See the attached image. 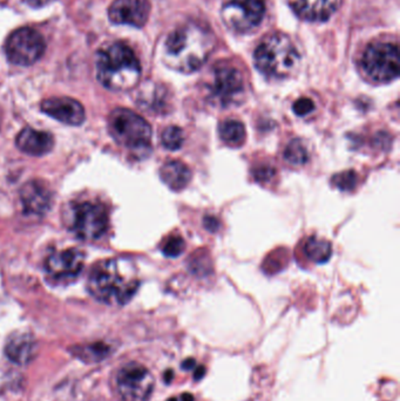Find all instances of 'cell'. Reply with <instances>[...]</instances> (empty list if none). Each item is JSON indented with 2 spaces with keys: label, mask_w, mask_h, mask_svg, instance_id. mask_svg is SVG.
<instances>
[{
  "label": "cell",
  "mask_w": 400,
  "mask_h": 401,
  "mask_svg": "<svg viewBox=\"0 0 400 401\" xmlns=\"http://www.w3.org/2000/svg\"><path fill=\"white\" fill-rule=\"evenodd\" d=\"M115 390L122 401H148L154 390L153 374L141 364H126L115 376Z\"/></svg>",
  "instance_id": "ba28073f"
},
{
  "label": "cell",
  "mask_w": 400,
  "mask_h": 401,
  "mask_svg": "<svg viewBox=\"0 0 400 401\" xmlns=\"http://www.w3.org/2000/svg\"><path fill=\"white\" fill-rule=\"evenodd\" d=\"M150 14V0H114L108 10L111 23L138 28L146 25Z\"/></svg>",
  "instance_id": "4fadbf2b"
},
{
  "label": "cell",
  "mask_w": 400,
  "mask_h": 401,
  "mask_svg": "<svg viewBox=\"0 0 400 401\" xmlns=\"http://www.w3.org/2000/svg\"><path fill=\"white\" fill-rule=\"evenodd\" d=\"M360 68L369 80L387 84L399 75V52L391 42H375L363 53Z\"/></svg>",
  "instance_id": "8992f818"
},
{
  "label": "cell",
  "mask_w": 400,
  "mask_h": 401,
  "mask_svg": "<svg viewBox=\"0 0 400 401\" xmlns=\"http://www.w3.org/2000/svg\"><path fill=\"white\" fill-rule=\"evenodd\" d=\"M183 250H185V241L180 236H173L169 238L162 249V252L167 257H178L181 255Z\"/></svg>",
  "instance_id": "484cf974"
},
{
  "label": "cell",
  "mask_w": 400,
  "mask_h": 401,
  "mask_svg": "<svg viewBox=\"0 0 400 401\" xmlns=\"http://www.w3.org/2000/svg\"><path fill=\"white\" fill-rule=\"evenodd\" d=\"M309 159V154L306 147L301 140H291L286 150H284V160L291 166H303Z\"/></svg>",
  "instance_id": "603a6c76"
},
{
  "label": "cell",
  "mask_w": 400,
  "mask_h": 401,
  "mask_svg": "<svg viewBox=\"0 0 400 401\" xmlns=\"http://www.w3.org/2000/svg\"><path fill=\"white\" fill-rule=\"evenodd\" d=\"M16 143L21 152L33 156H42L53 149L54 139L51 134L46 132L25 128L18 134Z\"/></svg>",
  "instance_id": "e0dca14e"
},
{
  "label": "cell",
  "mask_w": 400,
  "mask_h": 401,
  "mask_svg": "<svg viewBox=\"0 0 400 401\" xmlns=\"http://www.w3.org/2000/svg\"><path fill=\"white\" fill-rule=\"evenodd\" d=\"M73 356L85 363H98L111 352V347L104 343H95L84 346H75L71 350Z\"/></svg>",
  "instance_id": "ffe728a7"
},
{
  "label": "cell",
  "mask_w": 400,
  "mask_h": 401,
  "mask_svg": "<svg viewBox=\"0 0 400 401\" xmlns=\"http://www.w3.org/2000/svg\"><path fill=\"white\" fill-rule=\"evenodd\" d=\"M205 367L203 365H200V366L196 367V370L194 371V379L196 381H200L201 379H203V377L205 376Z\"/></svg>",
  "instance_id": "4dcf8cb0"
},
{
  "label": "cell",
  "mask_w": 400,
  "mask_h": 401,
  "mask_svg": "<svg viewBox=\"0 0 400 401\" xmlns=\"http://www.w3.org/2000/svg\"><path fill=\"white\" fill-rule=\"evenodd\" d=\"M181 401H194V397L190 393H183L181 395Z\"/></svg>",
  "instance_id": "d6a6232c"
},
{
  "label": "cell",
  "mask_w": 400,
  "mask_h": 401,
  "mask_svg": "<svg viewBox=\"0 0 400 401\" xmlns=\"http://www.w3.org/2000/svg\"><path fill=\"white\" fill-rule=\"evenodd\" d=\"M275 173L276 171L274 168L263 166V167H258L257 169L255 171L254 175L257 181L268 182L274 178Z\"/></svg>",
  "instance_id": "83f0119b"
},
{
  "label": "cell",
  "mask_w": 400,
  "mask_h": 401,
  "mask_svg": "<svg viewBox=\"0 0 400 401\" xmlns=\"http://www.w3.org/2000/svg\"><path fill=\"white\" fill-rule=\"evenodd\" d=\"M265 14L263 0H226L221 16L231 31L248 33L257 27Z\"/></svg>",
  "instance_id": "30bf717a"
},
{
  "label": "cell",
  "mask_w": 400,
  "mask_h": 401,
  "mask_svg": "<svg viewBox=\"0 0 400 401\" xmlns=\"http://www.w3.org/2000/svg\"><path fill=\"white\" fill-rule=\"evenodd\" d=\"M174 379V372L173 370H167L164 374V381L166 384H171V381Z\"/></svg>",
  "instance_id": "1f68e13d"
},
{
  "label": "cell",
  "mask_w": 400,
  "mask_h": 401,
  "mask_svg": "<svg viewBox=\"0 0 400 401\" xmlns=\"http://www.w3.org/2000/svg\"><path fill=\"white\" fill-rule=\"evenodd\" d=\"M293 112L298 116H305L315 111V104L309 98H301L293 104Z\"/></svg>",
  "instance_id": "4316f807"
},
{
  "label": "cell",
  "mask_w": 400,
  "mask_h": 401,
  "mask_svg": "<svg viewBox=\"0 0 400 401\" xmlns=\"http://www.w3.org/2000/svg\"><path fill=\"white\" fill-rule=\"evenodd\" d=\"M5 354L12 363L28 365L37 354V343L28 333H17L6 343Z\"/></svg>",
  "instance_id": "ac0fdd59"
},
{
  "label": "cell",
  "mask_w": 400,
  "mask_h": 401,
  "mask_svg": "<svg viewBox=\"0 0 400 401\" xmlns=\"http://www.w3.org/2000/svg\"><path fill=\"white\" fill-rule=\"evenodd\" d=\"M161 140L167 149L178 150L185 142V134L180 127L171 126L164 130Z\"/></svg>",
  "instance_id": "cb8c5ba5"
},
{
  "label": "cell",
  "mask_w": 400,
  "mask_h": 401,
  "mask_svg": "<svg viewBox=\"0 0 400 401\" xmlns=\"http://www.w3.org/2000/svg\"><path fill=\"white\" fill-rule=\"evenodd\" d=\"M196 362L194 358H187L182 362L181 369L185 371H190L195 367Z\"/></svg>",
  "instance_id": "f546056e"
},
{
  "label": "cell",
  "mask_w": 400,
  "mask_h": 401,
  "mask_svg": "<svg viewBox=\"0 0 400 401\" xmlns=\"http://www.w3.org/2000/svg\"><path fill=\"white\" fill-rule=\"evenodd\" d=\"M304 252L306 257L315 263H325L332 255V248L330 242L320 238L311 237L304 245Z\"/></svg>",
  "instance_id": "44dd1931"
},
{
  "label": "cell",
  "mask_w": 400,
  "mask_h": 401,
  "mask_svg": "<svg viewBox=\"0 0 400 401\" xmlns=\"http://www.w3.org/2000/svg\"><path fill=\"white\" fill-rule=\"evenodd\" d=\"M216 37L199 23H187L171 32L164 44V61L181 73L199 70L215 49Z\"/></svg>",
  "instance_id": "6da1fadb"
},
{
  "label": "cell",
  "mask_w": 400,
  "mask_h": 401,
  "mask_svg": "<svg viewBox=\"0 0 400 401\" xmlns=\"http://www.w3.org/2000/svg\"><path fill=\"white\" fill-rule=\"evenodd\" d=\"M167 401H178V399H176V398H171V399H168Z\"/></svg>",
  "instance_id": "836d02e7"
},
{
  "label": "cell",
  "mask_w": 400,
  "mask_h": 401,
  "mask_svg": "<svg viewBox=\"0 0 400 401\" xmlns=\"http://www.w3.org/2000/svg\"><path fill=\"white\" fill-rule=\"evenodd\" d=\"M134 263L128 259H109L95 264L88 277V291L101 303L122 307L139 289Z\"/></svg>",
  "instance_id": "7a4b0ae2"
},
{
  "label": "cell",
  "mask_w": 400,
  "mask_h": 401,
  "mask_svg": "<svg viewBox=\"0 0 400 401\" xmlns=\"http://www.w3.org/2000/svg\"><path fill=\"white\" fill-rule=\"evenodd\" d=\"M332 182L338 189H341V192H350V190H353L356 188L357 175H356L355 171H344V173L334 176Z\"/></svg>",
  "instance_id": "d4e9b609"
},
{
  "label": "cell",
  "mask_w": 400,
  "mask_h": 401,
  "mask_svg": "<svg viewBox=\"0 0 400 401\" xmlns=\"http://www.w3.org/2000/svg\"><path fill=\"white\" fill-rule=\"evenodd\" d=\"M108 128L111 137L131 150L150 148L152 128L143 116L126 109H116L108 119Z\"/></svg>",
  "instance_id": "5b68a950"
},
{
  "label": "cell",
  "mask_w": 400,
  "mask_h": 401,
  "mask_svg": "<svg viewBox=\"0 0 400 401\" xmlns=\"http://www.w3.org/2000/svg\"><path fill=\"white\" fill-rule=\"evenodd\" d=\"M42 111L53 119L70 126H79L86 118L84 106L66 97L46 99L42 101Z\"/></svg>",
  "instance_id": "5bb4252c"
},
{
  "label": "cell",
  "mask_w": 400,
  "mask_h": 401,
  "mask_svg": "<svg viewBox=\"0 0 400 401\" xmlns=\"http://www.w3.org/2000/svg\"><path fill=\"white\" fill-rule=\"evenodd\" d=\"M209 92L223 107L238 104L244 94L243 75L236 67L219 63L212 70Z\"/></svg>",
  "instance_id": "8fae6325"
},
{
  "label": "cell",
  "mask_w": 400,
  "mask_h": 401,
  "mask_svg": "<svg viewBox=\"0 0 400 401\" xmlns=\"http://www.w3.org/2000/svg\"><path fill=\"white\" fill-rule=\"evenodd\" d=\"M25 3L28 4V6L33 7V8H40L51 3L52 0H24Z\"/></svg>",
  "instance_id": "f1b7e54d"
},
{
  "label": "cell",
  "mask_w": 400,
  "mask_h": 401,
  "mask_svg": "<svg viewBox=\"0 0 400 401\" xmlns=\"http://www.w3.org/2000/svg\"><path fill=\"white\" fill-rule=\"evenodd\" d=\"M67 224L70 230L80 240H98L107 230V210L98 202L75 203L71 206Z\"/></svg>",
  "instance_id": "52a82bcc"
},
{
  "label": "cell",
  "mask_w": 400,
  "mask_h": 401,
  "mask_svg": "<svg viewBox=\"0 0 400 401\" xmlns=\"http://www.w3.org/2000/svg\"><path fill=\"white\" fill-rule=\"evenodd\" d=\"M254 59L257 70L265 77L284 79L296 73L301 56L288 35L274 33L260 42Z\"/></svg>",
  "instance_id": "277c9868"
},
{
  "label": "cell",
  "mask_w": 400,
  "mask_h": 401,
  "mask_svg": "<svg viewBox=\"0 0 400 401\" xmlns=\"http://www.w3.org/2000/svg\"><path fill=\"white\" fill-rule=\"evenodd\" d=\"M160 178L171 190L180 192L189 185L192 180V171L180 161H171L162 166Z\"/></svg>",
  "instance_id": "d6986e66"
},
{
  "label": "cell",
  "mask_w": 400,
  "mask_h": 401,
  "mask_svg": "<svg viewBox=\"0 0 400 401\" xmlns=\"http://www.w3.org/2000/svg\"><path fill=\"white\" fill-rule=\"evenodd\" d=\"M42 35L35 28H18L11 33L5 44V52L11 63L19 66H30L37 63L45 52Z\"/></svg>",
  "instance_id": "9c48e42d"
},
{
  "label": "cell",
  "mask_w": 400,
  "mask_h": 401,
  "mask_svg": "<svg viewBox=\"0 0 400 401\" xmlns=\"http://www.w3.org/2000/svg\"><path fill=\"white\" fill-rule=\"evenodd\" d=\"M95 63L98 80L111 91H129L135 87L141 77L139 59L123 42H114L102 47Z\"/></svg>",
  "instance_id": "3957f363"
},
{
  "label": "cell",
  "mask_w": 400,
  "mask_h": 401,
  "mask_svg": "<svg viewBox=\"0 0 400 401\" xmlns=\"http://www.w3.org/2000/svg\"><path fill=\"white\" fill-rule=\"evenodd\" d=\"M85 255L77 249L54 252L46 259L45 269L53 282L66 283L77 278L84 269Z\"/></svg>",
  "instance_id": "7c38bea8"
},
{
  "label": "cell",
  "mask_w": 400,
  "mask_h": 401,
  "mask_svg": "<svg viewBox=\"0 0 400 401\" xmlns=\"http://www.w3.org/2000/svg\"><path fill=\"white\" fill-rule=\"evenodd\" d=\"M20 201L26 213L30 215H44L52 204V192L40 181H30L20 189Z\"/></svg>",
  "instance_id": "9a60e30c"
},
{
  "label": "cell",
  "mask_w": 400,
  "mask_h": 401,
  "mask_svg": "<svg viewBox=\"0 0 400 401\" xmlns=\"http://www.w3.org/2000/svg\"><path fill=\"white\" fill-rule=\"evenodd\" d=\"M219 137L229 146H241L246 140L243 123L237 120H226L219 126Z\"/></svg>",
  "instance_id": "7402d4cb"
},
{
  "label": "cell",
  "mask_w": 400,
  "mask_h": 401,
  "mask_svg": "<svg viewBox=\"0 0 400 401\" xmlns=\"http://www.w3.org/2000/svg\"><path fill=\"white\" fill-rule=\"evenodd\" d=\"M295 13L304 20L325 21L337 11L341 0H288Z\"/></svg>",
  "instance_id": "2e32d148"
}]
</instances>
